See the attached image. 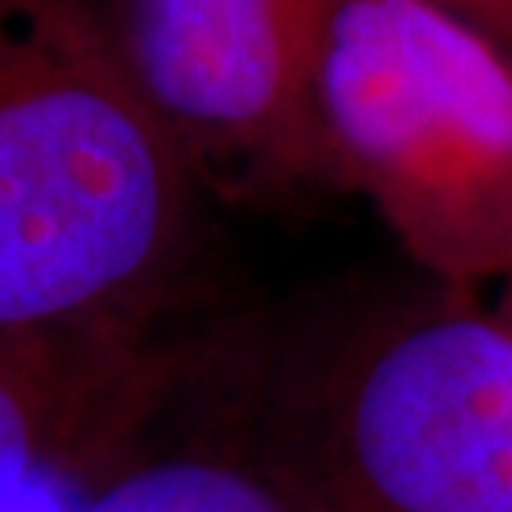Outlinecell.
Listing matches in <instances>:
<instances>
[{"label":"cell","mask_w":512,"mask_h":512,"mask_svg":"<svg viewBox=\"0 0 512 512\" xmlns=\"http://www.w3.org/2000/svg\"><path fill=\"white\" fill-rule=\"evenodd\" d=\"M440 4H448L467 23H475L478 31L512 61V0H440Z\"/></svg>","instance_id":"obj_7"},{"label":"cell","mask_w":512,"mask_h":512,"mask_svg":"<svg viewBox=\"0 0 512 512\" xmlns=\"http://www.w3.org/2000/svg\"><path fill=\"white\" fill-rule=\"evenodd\" d=\"M205 338L167 323L0 334V512H54L179 406Z\"/></svg>","instance_id":"obj_5"},{"label":"cell","mask_w":512,"mask_h":512,"mask_svg":"<svg viewBox=\"0 0 512 512\" xmlns=\"http://www.w3.org/2000/svg\"><path fill=\"white\" fill-rule=\"evenodd\" d=\"M220 338L224 403L304 512H512V334L475 296L425 277Z\"/></svg>","instance_id":"obj_1"},{"label":"cell","mask_w":512,"mask_h":512,"mask_svg":"<svg viewBox=\"0 0 512 512\" xmlns=\"http://www.w3.org/2000/svg\"><path fill=\"white\" fill-rule=\"evenodd\" d=\"M202 194L95 0H0V334L167 323Z\"/></svg>","instance_id":"obj_2"},{"label":"cell","mask_w":512,"mask_h":512,"mask_svg":"<svg viewBox=\"0 0 512 512\" xmlns=\"http://www.w3.org/2000/svg\"><path fill=\"white\" fill-rule=\"evenodd\" d=\"M54 512H304L224 403L217 361L160 425Z\"/></svg>","instance_id":"obj_6"},{"label":"cell","mask_w":512,"mask_h":512,"mask_svg":"<svg viewBox=\"0 0 512 512\" xmlns=\"http://www.w3.org/2000/svg\"><path fill=\"white\" fill-rule=\"evenodd\" d=\"M494 315L501 319V327H505L512 334V277L505 281V300H501V308H497Z\"/></svg>","instance_id":"obj_8"},{"label":"cell","mask_w":512,"mask_h":512,"mask_svg":"<svg viewBox=\"0 0 512 512\" xmlns=\"http://www.w3.org/2000/svg\"><path fill=\"white\" fill-rule=\"evenodd\" d=\"M311 122L323 183L361 194L444 289L512 277V61L440 0H334Z\"/></svg>","instance_id":"obj_3"},{"label":"cell","mask_w":512,"mask_h":512,"mask_svg":"<svg viewBox=\"0 0 512 512\" xmlns=\"http://www.w3.org/2000/svg\"><path fill=\"white\" fill-rule=\"evenodd\" d=\"M334 0H95L114 54L205 194L323 183L311 80Z\"/></svg>","instance_id":"obj_4"}]
</instances>
